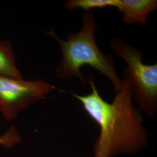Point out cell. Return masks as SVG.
<instances>
[{
	"mask_svg": "<svg viewBox=\"0 0 157 157\" xmlns=\"http://www.w3.org/2000/svg\"><path fill=\"white\" fill-rule=\"evenodd\" d=\"M21 137L17 129L12 126L5 134L0 137V144L6 147H12L19 142Z\"/></svg>",
	"mask_w": 157,
	"mask_h": 157,
	"instance_id": "obj_8",
	"label": "cell"
},
{
	"mask_svg": "<svg viewBox=\"0 0 157 157\" xmlns=\"http://www.w3.org/2000/svg\"><path fill=\"white\" fill-rule=\"evenodd\" d=\"M111 48L127 65L123 80L130 83L135 103L148 117H154L157 111V63L145 64L143 52L119 37L112 39Z\"/></svg>",
	"mask_w": 157,
	"mask_h": 157,
	"instance_id": "obj_3",
	"label": "cell"
},
{
	"mask_svg": "<svg viewBox=\"0 0 157 157\" xmlns=\"http://www.w3.org/2000/svg\"><path fill=\"white\" fill-rule=\"evenodd\" d=\"M0 75L23 78L16 65V57L11 43L0 40Z\"/></svg>",
	"mask_w": 157,
	"mask_h": 157,
	"instance_id": "obj_6",
	"label": "cell"
},
{
	"mask_svg": "<svg viewBox=\"0 0 157 157\" xmlns=\"http://www.w3.org/2000/svg\"><path fill=\"white\" fill-rule=\"evenodd\" d=\"M119 0H68L65 7L67 10L82 9L89 11L92 9H102L107 7L118 6Z\"/></svg>",
	"mask_w": 157,
	"mask_h": 157,
	"instance_id": "obj_7",
	"label": "cell"
},
{
	"mask_svg": "<svg viewBox=\"0 0 157 157\" xmlns=\"http://www.w3.org/2000/svg\"><path fill=\"white\" fill-rule=\"evenodd\" d=\"M117 9L122 13V21L127 25H146L147 17L157 9V0H119Z\"/></svg>",
	"mask_w": 157,
	"mask_h": 157,
	"instance_id": "obj_5",
	"label": "cell"
},
{
	"mask_svg": "<svg viewBox=\"0 0 157 157\" xmlns=\"http://www.w3.org/2000/svg\"><path fill=\"white\" fill-rule=\"evenodd\" d=\"M123 80L121 89L111 103L102 98L93 76L87 79L90 93L81 95L72 92L99 126L100 134L93 147L94 157L134 155L148 145V133L143 126L142 114L133 104L131 84Z\"/></svg>",
	"mask_w": 157,
	"mask_h": 157,
	"instance_id": "obj_1",
	"label": "cell"
},
{
	"mask_svg": "<svg viewBox=\"0 0 157 157\" xmlns=\"http://www.w3.org/2000/svg\"><path fill=\"white\" fill-rule=\"evenodd\" d=\"M56 87L44 79L25 80L0 75V112L11 121Z\"/></svg>",
	"mask_w": 157,
	"mask_h": 157,
	"instance_id": "obj_4",
	"label": "cell"
},
{
	"mask_svg": "<svg viewBox=\"0 0 157 157\" xmlns=\"http://www.w3.org/2000/svg\"><path fill=\"white\" fill-rule=\"evenodd\" d=\"M97 27L94 15L85 11L82 17L80 30L68 34L66 40L61 39L53 30L44 31L58 43L61 51L62 59L56 67V76L60 79L76 78L82 83L87 84L81 68L88 65L106 77L111 82L116 93L121 89L124 80L116 71L113 56L103 53L97 44Z\"/></svg>",
	"mask_w": 157,
	"mask_h": 157,
	"instance_id": "obj_2",
	"label": "cell"
}]
</instances>
